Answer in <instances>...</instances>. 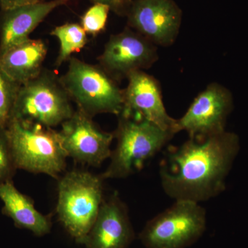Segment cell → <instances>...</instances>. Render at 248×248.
<instances>
[{
	"mask_svg": "<svg viewBox=\"0 0 248 248\" xmlns=\"http://www.w3.org/2000/svg\"><path fill=\"white\" fill-rule=\"evenodd\" d=\"M236 134L190 139L168 154L160 169L161 186L175 200L200 202L226 189V179L239 151Z\"/></svg>",
	"mask_w": 248,
	"mask_h": 248,
	"instance_id": "1",
	"label": "cell"
},
{
	"mask_svg": "<svg viewBox=\"0 0 248 248\" xmlns=\"http://www.w3.org/2000/svg\"><path fill=\"white\" fill-rule=\"evenodd\" d=\"M104 179L85 170H71L58 179L59 221L78 244H84L104 202Z\"/></svg>",
	"mask_w": 248,
	"mask_h": 248,
	"instance_id": "2",
	"label": "cell"
},
{
	"mask_svg": "<svg viewBox=\"0 0 248 248\" xmlns=\"http://www.w3.org/2000/svg\"><path fill=\"white\" fill-rule=\"evenodd\" d=\"M6 133L17 169L58 179L66 168L58 131L39 124L11 120Z\"/></svg>",
	"mask_w": 248,
	"mask_h": 248,
	"instance_id": "3",
	"label": "cell"
},
{
	"mask_svg": "<svg viewBox=\"0 0 248 248\" xmlns=\"http://www.w3.org/2000/svg\"><path fill=\"white\" fill-rule=\"evenodd\" d=\"M115 133L117 143L103 179L128 177L143 168L173 138L174 134L144 120L119 116Z\"/></svg>",
	"mask_w": 248,
	"mask_h": 248,
	"instance_id": "4",
	"label": "cell"
},
{
	"mask_svg": "<svg viewBox=\"0 0 248 248\" xmlns=\"http://www.w3.org/2000/svg\"><path fill=\"white\" fill-rule=\"evenodd\" d=\"M60 79L78 108L91 117L122 113L124 90L102 67L71 58L66 73Z\"/></svg>",
	"mask_w": 248,
	"mask_h": 248,
	"instance_id": "5",
	"label": "cell"
},
{
	"mask_svg": "<svg viewBox=\"0 0 248 248\" xmlns=\"http://www.w3.org/2000/svg\"><path fill=\"white\" fill-rule=\"evenodd\" d=\"M71 102L60 78L44 69L37 78L19 86L11 120L55 128L74 113Z\"/></svg>",
	"mask_w": 248,
	"mask_h": 248,
	"instance_id": "6",
	"label": "cell"
},
{
	"mask_svg": "<svg viewBox=\"0 0 248 248\" xmlns=\"http://www.w3.org/2000/svg\"><path fill=\"white\" fill-rule=\"evenodd\" d=\"M205 227L203 207L197 202L176 200L146 223L140 239L146 248H186L200 239Z\"/></svg>",
	"mask_w": 248,
	"mask_h": 248,
	"instance_id": "7",
	"label": "cell"
},
{
	"mask_svg": "<svg viewBox=\"0 0 248 248\" xmlns=\"http://www.w3.org/2000/svg\"><path fill=\"white\" fill-rule=\"evenodd\" d=\"M232 108L231 93L217 83L210 84L195 98L186 113L176 120L173 133L186 131L196 140L223 133Z\"/></svg>",
	"mask_w": 248,
	"mask_h": 248,
	"instance_id": "8",
	"label": "cell"
},
{
	"mask_svg": "<svg viewBox=\"0 0 248 248\" xmlns=\"http://www.w3.org/2000/svg\"><path fill=\"white\" fill-rule=\"evenodd\" d=\"M58 134L67 156L77 162L98 167L110 157L114 134L104 131L79 109L62 124Z\"/></svg>",
	"mask_w": 248,
	"mask_h": 248,
	"instance_id": "9",
	"label": "cell"
},
{
	"mask_svg": "<svg viewBox=\"0 0 248 248\" xmlns=\"http://www.w3.org/2000/svg\"><path fill=\"white\" fill-rule=\"evenodd\" d=\"M157 59L156 45L127 27L111 35L98 60L99 66L118 81L133 72L149 68Z\"/></svg>",
	"mask_w": 248,
	"mask_h": 248,
	"instance_id": "10",
	"label": "cell"
},
{
	"mask_svg": "<svg viewBox=\"0 0 248 248\" xmlns=\"http://www.w3.org/2000/svg\"><path fill=\"white\" fill-rule=\"evenodd\" d=\"M126 17L130 29L155 45L169 46L179 34L182 11L174 0H133Z\"/></svg>",
	"mask_w": 248,
	"mask_h": 248,
	"instance_id": "11",
	"label": "cell"
},
{
	"mask_svg": "<svg viewBox=\"0 0 248 248\" xmlns=\"http://www.w3.org/2000/svg\"><path fill=\"white\" fill-rule=\"evenodd\" d=\"M127 79L128 84L124 90V108L120 115L148 121L173 133L176 120L164 107L159 81L143 71L130 73Z\"/></svg>",
	"mask_w": 248,
	"mask_h": 248,
	"instance_id": "12",
	"label": "cell"
},
{
	"mask_svg": "<svg viewBox=\"0 0 248 248\" xmlns=\"http://www.w3.org/2000/svg\"><path fill=\"white\" fill-rule=\"evenodd\" d=\"M135 237L126 205L115 192L103 202L83 245L86 248H128Z\"/></svg>",
	"mask_w": 248,
	"mask_h": 248,
	"instance_id": "13",
	"label": "cell"
},
{
	"mask_svg": "<svg viewBox=\"0 0 248 248\" xmlns=\"http://www.w3.org/2000/svg\"><path fill=\"white\" fill-rule=\"evenodd\" d=\"M69 0H41L0 11V55L30 39V35L54 10Z\"/></svg>",
	"mask_w": 248,
	"mask_h": 248,
	"instance_id": "14",
	"label": "cell"
},
{
	"mask_svg": "<svg viewBox=\"0 0 248 248\" xmlns=\"http://www.w3.org/2000/svg\"><path fill=\"white\" fill-rule=\"evenodd\" d=\"M0 200L3 203V213L10 217L17 228L28 230L37 236L50 232V216L40 213L32 199L18 190L13 181L0 185Z\"/></svg>",
	"mask_w": 248,
	"mask_h": 248,
	"instance_id": "15",
	"label": "cell"
},
{
	"mask_svg": "<svg viewBox=\"0 0 248 248\" xmlns=\"http://www.w3.org/2000/svg\"><path fill=\"white\" fill-rule=\"evenodd\" d=\"M47 52L43 40L30 38L0 55V67L13 81L22 85L42 73Z\"/></svg>",
	"mask_w": 248,
	"mask_h": 248,
	"instance_id": "16",
	"label": "cell"
},
{
	"mask_svg": "<svg viewBox=\"0 0 248 248\" xmlns=\"http://www.w3.org/2000/svg\"><path fill=\"white\" fill-rule=\"evenodd\" d=\"M50 35L57 37L60 42V50L55 62V66L60 68L69 61L73 53L84 48L88 42L87 33L77 23H66L54 28Z\"/></svg>",
	"mask_w": 248,
	"mask_h": 248,
	"instance_id": "17",
	"label": "cell"
},
{
	"mask_svg": "<svg viewBox=\"0 0 248 248\" xmlns=\"http://www.w3.org/2000/svg\"><path fill=\"white\" fill-rule=\"evenodd\" d=\"M19 86L0 67V126L6 128L11 120Z\"/></svg>",
	"mask_w": 248,
	"mask_h": 248,
	"instance_id": "18",
	"label": "cell"
},
{
	"mask_svg": "<svg viewBox=\"0 0 248 248\" xmlns=\"http://www.w3.org/2000/svg\"><path fill=\"white\" fill-rule=\"evenodd\" d=\"M110 7L107 4L95 3L83 15L81 26L89 35L96 36L105 30Z\"/></svg>",
	"mask_w": 248,
	"mask_h": 248,
	"instance_id": "19",
	"label": "cell"
},
{
	"mask_svg": "<svg viewBox=\"0 0 248 248\" xmlns=\"http://www.w3.org/2000/svg\"><path fill=\"white\" fill-rule=\"evenodd\" d=\"M17 170L6 128L0 126V185L13 181Z\"/></svg>",
	"mask_w": 248,
	"mask_h": 248,
	"instance_id": "20",
	"label": "cell"
},
{
	"mask_svg": "<svg viewBox=\"0 0 248 248\" xmlns=\"http://www.w3.org/2000/svg\"><path fill=\"white\" fill-rule=\"evenodd\" d=\"M92 2L107 4L110 11L119 16H126L133 0H90Z\"/></svg>",
	"mask_w": 248,
	"mask_h": 248,
	"instance_id": "21",
	"label": "cell"
},
{
	"mask_svg": "<svg viewBox=\"0 0 248 248\" xmlns=\"http://www.w3.org/2000/svg\"><path fill=\"white\" fill-rule=\"evenodd\" d=\"M41 0H0V9L8 10L23 6V5L32 4Z\"/></svg>",
	"mask_w": 248,
	"mask_h": 248,
	"instance_id": "22",
	"label": "cell"
},
{
	"mask_svg": "<svg viewBox=\"0 0 248 248\" xmlns=\"http://www.w3.org/2000/svg\"><path fill=\"white\" fill-rule=\"evenodd\" d=\"M69 1H71V0H69Z\"/></svg>",
	"mask_w": 248,
	"mask_h": 248,
	"instance_id": "23",
	"label": "cell"
}]
</instances>
